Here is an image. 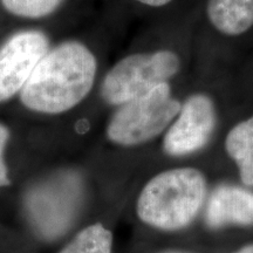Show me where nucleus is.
Here are the masks:
<instances>
[{
    "label": "nucleus",
    "mask_w": 253,
    "mask_h": 253,
    "mask_svg": "<svg viewBox=\"0 0 253 253\" xmlns=\"http://www.w3.org/2000/svg\"><path fill=\"white\" fill-rule=\"evenodd\" d=\"M62 0H1L9 13L25 18L46 17L54 12Z\"/></svg>",
    "instance_id": "9b49d317"
},
{
    "label": "nucleus",
    "mask_w": 253,
    "mask_h": 253,
    "mask_svg": "<svg viewBox=\"0 0 253 253\" xmlns=\"http://www.w3.org/2000/svg\"><path fill=\"white\" fill-rule=\"evenodd\" d=\"M207 198V181L195 168L158 173L142 189L136 204L140 219L155 229L177 231L196 219Z\"/></svg>",
    "instance_id": "f03ea898"
},
{
    "label": "nucleus",
    "mask_w": 253,
    "mask_h": 253,
    "mask_svg": "<svg viewBox=\"0 0 253 253\" xmlns=\"http://www.w3.org/2000/svg\"><path fill=\"white\" fill-rule=\"evenodd\" d=\"M136 1L142 2V4L148 6H154V7H160V6H164L169 4L171 0H136Z\"/></svg>",
    "instance_id": "ddd939ff"
},
{
    "label": "nucleus",
    "mask_w": 253,
    "mask_h": 253,
    "mask_svg": "<svg viewBox=\"0 0 253 253\" xmlns=\"http://www.w3.org/2000/svg\"><path fill=\"white\" fill-rule=\"evenodd\" d=\"M233 253H253V244L246 245V246H244V248L239 249L238 251H236Z\"/></svg>",
    "instance_id": "4468645a"
},
{
    "label": "nucleus",
    "mask_w": 253,
    "mask_h": 253,
    "mask_svg": "<svg viewBox=\"0 0 253 253\" xmlns=\"http://www.w3.org/2000/svg\"><path fill=\"white\" fill-rule=\"evenodd\" d=\"M225 149L238 167L243 184L253 186V116L231 129Z\"/></svg>",
    "instance_id": "1a4fd4ad"
},
{
    "label": "nucleus",
    "mask_w": 253,
    "mask_h": 253,
    "mask_svg": "<svg viewBox=\"0 0 253 253\" xmlns=\"http://www.w3.org/2000/svg\"><path fill=\"white\" fill-rule=\"evenodd\" d=\"M48 39L38 31L14 34L0 48V102L21 91L46 53Z\"/></svg>",
    "instance_id": "423d86ee"
},
{
    "label": "nucleus",
    "mask_w": 253,
    "mask_h": 253,
    "mask_svg": "<svg viewBox=\"0 0 253 253\" xmlns=\"http://www.w3.org/2000/svg\"><path fill=\"white\" fill-rule=\"evenodd\" d=\"M179 68L181 61L172 50L129 55L116 63L106 75L101 95L107 103L121 106L168 82Z\"/></svg>",
    "instance_id": "20e7f679"
},
{
    "label": "nucleus",
    "mask_w": 253,
    "mask_h": 253,
    "mask_svg": "<svg viewBox=\"0 0 253 253\" xmlns=\"http://www.w3.org/2000/svg\"><path fill=\"white\" fill-rule=\"evenodd\" d=\"M205 223L211 229L253 225V191L232 184L217 186L208 199Z\"/></svg>",
    "instance_id": "0eeeda50"
},
{
    "label": "nucleus",
    "mask_w": 253,
    "mask_h": 253,
    "mask_svg": "<svg viewBox=\"0 0 253 253\" xmlns=\"http://www.w3.org/2000/svg\"><path fill=\"white\" fill-rule=\"evenodd\" d=\"M173 253H176V252H173Z\"/></svg>",
    "instance_id": "2eb2a0df"
},
{
    "label": "nucleus",
    "mask_w": 253,
    "mask_h": 253,
    "mask_svg": "<svg viewBox=\"0 0 253 253\" xmlns=\"http://www.w3.org/2000/svg\"><path fill=\"white\" fill-rule=\"evenodd\" d=\"M182 104L171 95L168 82L123 103L113 115L107 136L114 143L131 147L153 140L178 115Z\"/></svg>",
    "instance_id": "7ed1b4c3"
},
{
    "label": "nucleus",
    "mask_w": 253,
    "mask_h": 253,
    "mask_svg": "<svg viewBox=\"0 0 253 253\" xmlns=\"http://www.w3.org/2000/svg\"><path fill=\"white\" fill-rule=\"evenodd\" d=\"M9 137V132L5 126L0 123V186H5L9 184V179L7 175V168H6L4 161V150Z\"/></svg>",
    "instance_id": "f8f14e48"
},
{
    "label": "nucleus",
    "mask_w": 253,
    "mask_h": 253,
    "mask_svg": "<svg viewBox=\"0 0 253 253\" xmlns=\"http://www.w3.org/2000/svg\"><path fill=\"white\" fill-rule=\"evenodd\" d=\"M113 235L102 224L84 229L59 253H112Z\"/></svg>",
    "instance_id": "9d476101"
},
{
    "label": "nucleus",
    "mask_w": 253,
    "mask_h": 253,
    "mask_svg": "<svg viewBox=\"0 0 253 253\" xmlns=\"http://www.w3.org/2000/svg\"><path fill=\"white\" fill-rule=\"evenodd\" d=\"M96 59L86 46L68 41L46 53L20 91L27 108L45 114L72 109L89 94Z\"/></svg>",
    "instance_id": "f257e3e1"
},
{
    "label": "nucleus",
    "mask_w": 253,
    "mask_h": 253,
    "mask_svg": "<svg viewBox=\"0 0 253 253\" xmlns=\"http://www.w3.org/2000/svg\"><path fill=\"white\" fill-rule=\"evenodd\" d=\"M207 13L221 34L240 36L253 26V0H209Z\"/></svg>",
    "instance_id": "6e6552de"
},
{
    "label": "nucleus",
    "mask_w": 253,
    "mask_h": 253,
    "mask_svg": "<svg viewBox=\"0 0 253 253\" xmlns=\"http://www.w3.org/2000/svg\"><path fill=\"white\" fill-rule=\"evenodd\" d=\"M176 121L163 138V149L169 156H186L203 149L217 125L213 101L205 94H194L181 106Z\"/></svg>",
    "instance_id": "39448f33"
}]
</instances>
